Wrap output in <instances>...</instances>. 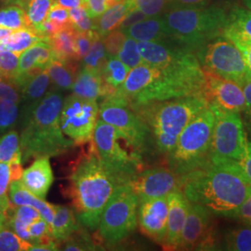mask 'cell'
<instances>
[{
	"label": "cell",
	"mask_w": 251,
	"mask_h": 251,
	"mask_svg": "<svg viewBox=\"0 0 251 251\" xmlns=\"http://www.w3.org/2000/svg\"><path fill=\"white\" fill-rule=\"evenodd\" d=\"M181 176V191L191 203L231 216L248 197L251 185L236 161L211 162Z\"/></svg>",
	"instance_id": "obj_1"
},
{
	"label": "cell",
	"mask_w": 251,
	"mask_h": 251,
	"mask_svg": "<svg viewBox=\"0 0 251 251\" xmlns=\"http://www.w3.org/2000/svg\"><path fill=\"white\" fill-rule=\"evenodd\" d=\"M86 152L74 162L69 174V197L81 225L96 230L109 199L119 185L125 184L100 161L92 141Z\"/></svg>",
	"instance_id": "obj_2"
},
{
	"label": "cell",
	"mask_w": 251,
	"mask_h": 251,
	"mask_svg": "<svg viewBox=\"0 0 251 251\" xmlns=\"http://www.w3.org/2000/svg\"><path fill=\"white\" fill-rule=\"evenodd\" d=\"M63 103L62 93L52 90L36 103L23 107L20 113L23 125L20 136L23 162L58 156L70 150L74 143L63 134L60 124Z\"/></svg>",
	"instance_id": "obj_3"
},
{
	"label": "cell",
	"mask_w": 251,
	"mask_h": 251,
	"mask_svg": "<svg viewBox=\"0 0 251 251\" xmlns=\"http://www.w3.org/2000/svg\"><path fill=\"white\" fill-rule=\"evenodd\" d=\"M148 126L156 149L169 154L177 144L183 128L207 102L201 95L186 96L130 106Z\"/></svg>",
	"instance_id": "obj_4"
},
{
	"label": "cell",
	"mask_w": 251,
	"mask_h": 251,
	"mask_svg": "<svg viewBox=\"0 0 251 251\" xmlns=\"http://www.w3.org/2000/svg\"><path fill=\"white\" fill-rule=\"evenodd\" d=\"M168 36L192 50L223 35L229 10L210 4L202 8L171 7L162 16Z\"/></svg>",
	"instance_id": "obj_5"
},
{
	"label": "cell",
	"mask_w": 251,
	"mask_h": 251,
	"mask_svg": "<svg viewBox=\"0 0 251 251\" xmlns=\"http://www.w3.org/2000/svg\"><path fill=\"white\" fill-rule=\"evenodd\" d=\"M214 123L215 115L208 106L192 119L180 132L173 150L167 155L170 170L184 175L209 161Z\"/></svg>",
	"instance_id": "obj_6"
},
{
	"label": "cell",
	"mask_w": 251,
	"mask_h": 251,
	"mask_svg": "<svg viewBox=\"0 0 251 251\" xmlns=\"http://www.w3.org/2000/svg\"><path fill=\"white\" fill-rule=\"evenodd\" d=\"M92 143L100 161L124 183L142 171V153L116 127L101 119L96 122Z\"/></svg>",
	"instance_id": "obj_7"
},
{
	"label": "cell",
	"mask_w": 251,
	"mask_h": 251,
	"mask_svg": "<svg viewBox=\"0 0 251 251\" xmlns=\"http://www.w3.org/2000/svg\"><path fill=\"white\" fill-rule=\"evenodd\" d=\"M139 200L125 183L118 186L100 216L98 233L102 242L115 246L136 229Z\"/></svg>",
	"instance_id": "obj_8"
},
{
	"label": "cell",
	"mask_w": 251,
	"mask_h": 251,
	"mask_svg": "<svg viewBox=\"0 0 251 251\" xmlns=\"http://www.w3.org/2000/svg\"><path fill=\"white\" fill-rule=\"evenodd\" d=\"M197 57L203 70L235 82L241 88L251 76L241 51L224 35L199 47Z\"/></svg>",
	"instance_id": "obj_9"
},
{
	"label": "cell",
	"mask_w": 251,
	"mask_h": 251,
	"mask_svg": "<svg viewBox=\"0 0 251 251\" xmlns=\"http://www.w3.org/2000/svg\"><path fill=\"white\" fill-rule=\"evenodd\" d=\"M215 115V123L210 144L211 162L238 161L242 156L247 137L240 113L229 112L210 106Z\"/></svg>",
	"instance_id": "obj_10"
},
{
	"label": "cell",
	"mask_w": 251,
	"mask_h": 251,
	"mask_svg": "<svg viewBox=\"0 0 251 251\" xmlns=\"http://www.w3.org/2000/svg\"><path fill=\"white\" fill-rule=\"evenodd\" d=\"M99 117L103 122L116 127L141 153L152 139L146 123L126 100L116 95L102 99L99 106Z\"/></svg>",
	"instance_id": "obj_11"
},
{
	"label": "cell",
	"mask_w": 251,
	"mask_h": 251,
	"mask_svg": "<svg viewBox=\"0 0 251 251\" xmlns=\"http://www.w3.org/2000/svg\"><path fill=\"white\" fill-rule=\"evenodd\" d=\"M98 117V101L72 94L63 100L60 115L61 128L74 144H89L92 141Z\"/></svg>",
	"instance_id": "obj_12"
},
{
	"label": "cell",
	"mask_w": 251,
	"mask_h": 251,
	"mask_svg": "<svg viewBox=\"0 0 251 251\" xmlns=\"http://www.w3.org/2000/svg\"><path fill=\"white\" fill-rule=\"evenodd\" d=\"M126 184L134 192L139 202L150 198L167 197L181 189V176L170 169L156 168L140 171Z\"/></svg>",
	"instance_id": "obj_13"
},
{
	"label": "cell",
	"mask_w": 251,
	"mask_h": 251,
	"mask_svg": "<svg viewBox=\"0 0 251 251\" xmlns=\"http://www.w3.org/2000/svg\"><path fill=\"white\" fill-rule=\"evenodd\" d=\"M214 246L211 216L206 206L191 203L180 235V250H206Z\"/></svg>",
	"instance_id": "obj_14"
},
{
	"label": "cell",
	"mask_w": 251,
	"mask_h": 251,
	"mask_svg": "<svg viewBox=\"0 0 251 251\" xmlns=\"http://www.w3.org/2000/svg\"><path fill=\"white\" fill-rule=\"evenodd\" d=\"M205 83L203 97L207 105L229 112L241 113L246 108L242 88L235 82L225 79L212 73L203 70Z\"/></svg>",
	"instance_id": "obj_15"
},
{
	"label": "cell",
	"mask_w": 251,
	"mask_h": 251,
	"mask_svg": "<svg viewBox=\"0 0 251 251\" xmlns=\"http://www.w3.org/2000/svg\"><path fill=\"white\" fill-rule=\"evenodd\" d=\"M138 223L141 231L153 241L163 244L169 213L168 198H150L139 202Z\"/></svg>",
	"instance_id": "obj_16"
},
{
	"label": "cell",
	"mask_w": 251,
	"mask_h": 251,
	"mask_svg": "<svg viewBox=\"0 0 251 251\" xmlns=\"http://www.w3.org/2000/svg\"><path fill=\"white\" fill-rule=\"evenodd\" d=\"M167 198L169 203L167 233L162 246L167 250H178L191 202L181 190L171 192Z\"/></svg>",
	"instance_id": "obj_17"
},
{
	"label": "cell",
	"mask_w": 251,
	"mask_h": 251,
	"mask_svg": "<svg viewBox=\"0 0 251 251\" xmlns=\"http://www.w3.org/2000/svg\"><path fill=\"white\" fill-rule=\"evenodd\" d=\"M20 180L31 194L45 200L54 180L49 157L36 158L29 168L24 171Z\"/></svg>",
	"instance_id": "obj_18"
},
{
	"label": "cell",
	"mask_w": 251,
	"mask_h": 251,
	"mask_svg": "<svg viewBox=\"0 0 251 251\" xmlns=\"http://www.w3.org/2000/svg\"><path fill=\"white\" fill-rule=\"evenodd\" d=\"M71 90L73 94L80 98L96 101L115 93L104 84L99 72L84 67L77 73Z\"/></svg>",
	"instance_id": "obj_19"
},
{
	"label": "cell",
	"mask_w": 251,
	"mask_h": 251,
	"mask_svg": "<svg viewBox=\"0 0 251 251\" xmlns=\"http://www.w3.org/2000/svg\"><path fill=\"white\" fill-rule=\"evenodd\" d=\"M54 58L53 50L49 39H42L36 42L35 45L20 54L16 77L19 75L45 70Z\"/></svg>",
	"instance_id": "obj_20"
},
{
	"label": "cell",
	"mask_w": 251,
	"mask_h": 251,
	"mask_svg": "<svg viewBox=\"0 0 251 251\" xmlns=\"http://www.w3.org/2000/svg\"><path fill=\"white\" fill-rule=\"evenodd\" d=\"M22 94L23 107L32 105L44 97L50 78L47 70L19 75L14 80Z\"/></svg>",
	"instance_id": "obj_21"
},
{
	"label": "cell",
	"mask_w": 251,
	"mask_h": 251,
	"mask_svg": "<svg viewBox=\"0 0 251 251\" xmlns=\"http://www.w3.org/2000/svg\"><path fill=\"white\" fill-rule=\"evenodd\" d=\"M9 198L12 205L14 206H30L36 208L42 219L50 225L53 219L55 205L46 202L44 199L36 198L31 194L22 183V181L13 180L10 182L9 188Z\"/></svg>",
	"instance_id": "obj_22"
},
{
	"label": "cell",
	"mask_w": 251,
	"mask_h": 251,
	"mask_svg": "<svg viewBox=\"0 0 251 251\" xmlns=\"http://www.w3.org/2000/svg\"><path fill=\"white\" fill-rule=\"evenodd\" d=\"M126 36L142 41H159L170 39L162 16H153L138 22L123 31Z\"/></svg>",
	"instance_id": "obj_23"
},
{
	"label": "cell",
	"mask_w": 251,
	"mask_h": 251,
	"mask_svg": "<svg viewBox=\"0 0 251 251\" xmlns=\"http://www.w3.org/2000/svg\"><path fill=\"white\" fill-rule=\"evenodd\" d=\"M135 8L134 0H119L106 9L98 18L96 24L99 36L104 37L112 31L119 28L126 15Z\"/></svg>",
	"instance_id": "obj_24"
},
{
	"label": "cell",
	"mask_w": 251,
	"mask_h": 251,
	"mask_svg": "<svg viewBox=\"0 0 251 251\" xmlns=\"http://www.w3.org/2000/svg\"><path fill=\"white\" fill-rule=\"evenodd\" d=\"M77 31L73 25L65 27L49 37L54 56L63 61L75 62V36Z\"/></svg>",
	"instance_id": "obj_25"
},
{
	"label": "cell",
	"mask_w": 251,
	"mask_h": 251,
	"mask_svg": "<svg viewBox=\"0 0 251 251\" xmlns=\"http://www.w3.org/2000/svg\"><path fill=\"white\" fill-rule=\"evenodd\" d=\"M76 219L72 208L65 206H55L50 226L54 238L58 242H63V240L80 227Z\"/></svg>",
	"instance_id": "obj_26"
},
{
	"label": "cell",
	"mask_w": 251,
	"mask_h": 251,
	"mask_svg": "<svg viewBox=\"0 0 251 251\" xmlns=\"http://www.w3.org/2000/svg\"><path fill=\"white\" fill-rule=\"evenodd\" d=\"M74 61H63L57 58L48 65L46 70L50 78L60 90H71L73 84L76 77V66L74 65Z\"/></svg>",
	"instance_id": "obj_27"
},
{
	"label": "cell",
	"mask_w": 251,
	"mask_h": 251,
	"mask_svg": "<svg viewBox=\"0 0 251 251\" xmlns=\"http://www.w3.org/2000/svg\"><path fill=\"white\" fill-rule=\"evenodd\" d=\"M42 39L48 38H44L37 34L31 27H25L13 31L6 38L2 39L0 41V45L2 49L21 54Z\"/></svg>",
	"instance_id": "obj_28"
},
{
	"label": "cell",
	"mask_w": 251,
	"mask_h": 251,
	"mask_svg": "<svg viewBox=\"0 0 251 251\" xmlns=\"http://www.w3.org/2000/svg\"><path fill=\"white\" fill-rule=\"evenodd\" d=\"M129 70L130 69L116 56L108 57L100 74L104 84L110 90L116 92L124 83Z\"/></svg>",
	"instance_id": "obj_29"
},
{
	"label": "cell",
	"mask_w": 251,
	"mask_h": 251,
	"mask_svg": "<svg viewBox=\"0 0 251 251\" xmlns=\"http://www.w3.org/2000/svg\"><path fill=\"white\" fill-rule=\"evenodd\" d=\"M19 2V5L25 10L30 26L40 35L41 27L53 4V0H20Z\"/></svg>",
	"instance_id": "obj_30"
},
{
	"label": "cell",
	"mask_w": 251,
	"mask_h": 251,
	"mask_svg": "<svg viewBox=\"0 0 251 251\" xmlns=\"http://www.w3.org/2000/svg\"><path fill=\"white\" fill-rule=\"evenodd\" d=\"M0 27L15 31L21 28L31 26L25 10L18 4L9 5L0 9Z\"/></svg>",
	"instance_id": "obj_31"
},
{
	"label": "cell",
	"mask_w": 251,
	"mask_h": 251,
	"mask_svg": "<svg viewBox=\"0 0 251 251\" xmlns=\"http://www.w3.org/2000/svg\"><path fill=\"white\" fill-rule=\"evenodd\" d=\"M18 158L23 159L20 136L15 129H10L0 137V162L10 163Z\"/></svg>",
	"instance_id": "obj_32"
},
{
	"label": "cell",
	"mask_w": 251,
	"mask_h": 251,
	"mask_svg": "<svg viewBox=\"0 0 251 251\" xmlns=\"http://www.w3.org/2000/svg\"><path fill=\"white\" fill-rule=\"evenodd\" d=\"M64 241L63 251H98L100 245L89 233L79 227L76 231L70 234Z\"/></svg>",
	"instance_id": "obj_33"
},
{
	"label": "cell",
	"mask_w": 251,
	"mask_h": 251,
	"mask_svg": "<svg viewBox=\"0 0 251 251\" xmlns=\"http://www.w3.org/2000/svg\"><path fill=\"white\" fill-rule=\"evenodd\" d=\"M107 58L102 37L98 36L93 40L90 51L82 60L83 67L100 73Z\"/></svg>",
	"instance_id": "obj_34"
},
{
	"label": "cell",
	"mask_w": 251,
	"mask_h": 251,
	"mask_svg": "<svg viewBox=\"0 0 251 251\" xmlns=\"http://www.w3.org/2000/svg\"><path fill=\"white\" fill-rule=\"evenodd\" d=\"M224 36L229 38L241 51L244 60L251 71V37L246 35L238 29L227 25L223 33Z\"/></svg>",
	"instance_id": "obj_35"
},
{
	"label": "cell",
	"mask_w": 251,
	"mask_h": 251,
	"mask_svg": "<svg viewBox=\"0 0 251 251\" xmlns=\"http://www.w3.org/2000/svg\"><path fill=\"white\" fill-rule=\"evenodd\" d=\"M117 57L129 69L144 63L141 54L139 52L138 42L129 36L126 37Z\"/></svg>",
	"instance_id": "obj_36"
},
{
	"label": "cell",
	"mask_w": 251,
	"mask_h": 251,
	"mask_svg": "<svg viewBox=\"0 0 251 251\" xmlns=\"http://www.w3.org/2000/svg\"><path fill=\"white\" fill-rule=\"evenodd\" d=\"M20 105L0 100V137L17 125Z\"/></svg>",
	"instance_id": "obj_37"
},
{
	"label": "cell",
	"mask_w": 251,
	"mask_h": 251,
	"mask_svg": "<svg viewBox=\"0 0 251 251\" xmlns=\"http://www.w3.org/2000/svg\"><path fill=\"white\" fill-rule=\"evenodd\" d=\"M31 246L7 226L4 225L0 228V251H30Z\"/></svg>",
	"instance_id": "obj_38"
},
{
	"label": "cell",
	"mask_w": 251,
	"mask_h": 251,
	"mask_svg": "<svg viewBox=\"0 0 251 251\" xmlns=\"http://www.w3.org/2000/svg\"><path fill=\"white\" fill-rule=\"evenodd\" d=\"M69 18L71 20L73 26L77 32H90L97 31L96 23L90 17L84 5L79 7L68 9Z\"/></svg>",
	"instance_id": "obj_39"
},
{
	"label": "cell",
	"mask_w": 251,
	"mask_h": 251,
	"mask_svg": "<svg viewBox=\"0 0 251 251\" xmlns=\"http://www.w3.org/2000/svg\"><path fill=\"white\" fill-rule=\"evenodd\" d=\"M227 250L236 251H251V228H239L230 233L226 239Z\"/></svg>",
	"instance_id": "obj_40"
},
{
	"label": "cell",
	"mask_w": 251,
	"mask_h": 251,
	"mask_svg": "<svg viewBox=\"0 0 251 251\" xmlns=\"http://www.w3.org/2000/svg\"><path fill=\"white\" fill-rule=\"evenodd\" d=\"M228 25L251 37V9L241 8L239 6L234 7L229 11Z\"/></svg>",
	"instance_id": "obj_41"
},
{
	"label": "cell",
	"mask_w": 251,
	"mask_h": 251,
	"mask_svg": "<svg viewBox=\"0 0 251 251\" xmlns=\"http://www.w3.org/2000/svg\"><path fill=\"white\" fill-rule=\"evenodd\" d=\"M19 57L20 54L0 49V72L9 80H13L17 75Z\"/></svg>",
	"instance_id": "obj_42"
},
{
	"label": "cell",
	"mask_w": 251,
	"mask_h": 251,
	"mask_svg": "<svg viewBox=\"0 0 251 251\" xmlns=\"http://www.w3.org/2000/svg\"><path fill=\"white\" fill-rule=\"evenodd\" d=\"M99 36L97 31L77 32L75 36V62H80L90 51L93 40Z\"/></svg>",
	"instance_id": "obj_43"
},
{
	"label": "cell",
	"mask_w": 251,
	"mask_h": 251,
	"mask_svg": "<svg viewBox=\"0 0 251 251\" xmlns=\"http://www.w3.org/2000/svg\"><path fill=\"white\" fill-rule=\"evenodd\" d=\"M47 21L51 23L58 31H61L63 28L73 25L71 20L69 18L68 9L54 3L49 11L47 16Z\"/></svg>",
	"instance_id": "obj_44"
},
{
	"label": "cell",
	"mask_w": 251,
	"mask_h": 251,
	"mask_svg": "<svg viewBox=\"0 0 251 251\" xmlns=\"http://www.w3.org/2000/svg\"><path fill=\"white\" fill-rule=\"evenodd\" d=\"M126 36L125 33L117 28L116 30L109 33L107 36L102 37L103 44L108 57H116L123 42L125 41Z\"/></svg>",
	"instance_id": "obj_45"
},
{
	"label": "cell",
	"mask_w": 251,
	"mask_h": 251,
	"mask_svg": "<svg viewBox=\"0 0 251 251\" xmlns=\"http://www.w3.org/2000/svg\"><path fill=\"white\" fill-rule=\"evenodd\" d=\"M11 216L27 227L42 218L36 208L30 206H14Z\"/></svg>",
	"instance_id": "obj_46"
},
{
	"label": "cell",
	"mask_w": 251,
	"mask_h": 251,
	"mask_svg": "<svg viewBox=\"0 0 251 251\" xmlns=\"http://www.w3.org/2000/svg\"><path fill=\"white\" fill-rule=\"evenodd\" d=\"M0 100L20 105L22 103V94L18 86L12 80L0 82Z\"/></svg>",
	"instance_id": "obj_47"
},
{
	"label": "cell",
	"mask_w": 251,
	"mask_h": 251,
	"mask_svg": "<svg viewBox=\"0 0 251 251\" xmlns=\"http://www.w3.org/2000/svg\"><path fill=\"white\" fill-rule=\"evenodd\" d=\"M135 6L147 17L158 16L167 6L168 0H134Z\"/></svg>",
	"instance_id": "obj_48"
},
{
	"label": "cell",
	"mask_w": 251,
	"mask_h": 251,
	"mask_svg": "<svg viewBox=\"0 0 251 251\" xmlns=\"http://www.w3.org/2000/svg\"><path fill=\"white\" fill-rule=\"evenodd\" d=\"M118 1L119 0H83V5L90 17L93 20H96L106 9L115 5Z\"/></svg>",
	"instance_id": "obj_49"
},
{
	"label": "cell",
	"mask_w": 251,
	"mask_h": 251,
	"mask_svg": "<svg viewBox=\"0 0 251 251\" xmlns=\"http://www.w3.org/2000/svg\"><path fill=\"white\" fill-rule=\"evenodd\" d=\"M11 181L9 163L0 162V199L9 198V188Z\"/></svg>",
	"instance_id": "obj_50"
},
{
	"label": "cell",
	"mask_w": 251,
	"mask_h": 251,
	"mask_svg": "<svg viewBox=\"0 0 251 251\" xmlns=\"http://www.w3.org/2000/svg\"><path fill=\"white\" fill-rule=\"evenodd\" d=\"M243 173L251 185V142L247 141L241 158L237 161Z\"/></svg>",
	"instance_id": "obj_51"
},
{
	"label": "cell",
	"mask_w": 251,
	"mask_h": 251,
	"mask_svg": "<svg viewBox=\"0 0 251 251\" xmlns=\"http://www.w3.org/2000/svg\"><path fill=\"white\" fill-rule=\"evenodd\" d=\"M233 217L240 218L244 221H250L251 219V189L250 193L248 194V197L244 200L242 204L238 206L233 213Z\"/></svg>",
	"instance_id": "obj_52"
},
{
	"label": "cell",
	"mask_w": 251,
	"mask_h": 251,
	"mask_svg": "<svg viewBox=\"0 0 251 251\" xmlns=\"http://www.w3.org/2000/svg\"><path fill=\"white\" fill-rule=\"evenodd\" d=\"M146 18H148V17L144 14V12H142L140 9L135 8L134 9H132V10L126 15V17L124 19V21H123L122 24L120 25L119 29L122 30V31H124L126 28L131 26L132 25H134V24L138 23V22H141V21H143V20Z\"/></svg>",
	"instance_id": "obj_53"
},
{
	"label": "cell",
	"mask_w": 251,
	"mask_h": 251,
	"mask_svg": "<svg viewBox=\"0 0 251 251\" xmlns=\"http://www.w3.org/2000/svg\"><path fill=\"white\" fill-rule=\"evenodd\" d=\"M172 7L202 8L211 4V0H171Z\"/></svg>",
	"instance_id": "obj_54"
},
{
	"label": "cell",
	"mask_w": 251,
	"mask_h": 251,
	"mask_svg": "<svg viewBox=\"0 0 251 251\" xmlns=\"http://www.w3.org/2000/svg\"><path fill=\"white\" fill-rule=\"evenodd\" d=\"M14 205L11 204L9 198L0 199V228L4 226L13 209Z\"/></svg>",
	"instance_id": "obj_55"
},
{
	"label": "cell",
	"mask_w": 251,
	"mask_h": 251,
	"mask_svg": "<svg viewBox=\"0 0 251 251\" xmlns=\"http://www.w3.org/2000/svg\"><path fill=\"white\" fill-rule=\"evenodd\" d=\"M242 90L246 100V108L244 112L251 122V76L243 84Z\"/></svg>",
	"instance_id": "obj_56"
},
{
	"label": "cell",
	"mask_w": 251,
	"mask_h": 251,
	"mask_svg": "<svg viewBox=\"0 0 251 251\" xmlns=\"http://www.w3.org/2000/svg\"><path fill=\"white\" fill-rule=\"evenodd\" d=\"M54 3L67 9H74L83 5V0H55Z\"/></svg>",
	"instance_id": "obj_57"
},
{
	"label": "cell",
	"mask_w": 251,
	"mask_h": 251,
	"mask_svg": "<svg viewBox=\"0 0 251 251\" xmlns=\"http://www.w3.org/2000/svg\"><path fill=\"white\" fill-rule=\"evenodd\" d=\"M238 0H211V4L218 5L225 9H228L229 11L237 6Z\"/></svg>",
	"instance_id": "obj_58"
},
{
	"label": "cell",
	"mask_w": 251,
	"mask_h": 251,
	"mask_svg": "<svg viewBox=\"0 0 251 251\" xmlns=\"http://www.w3.org/2000/svg\"><path fill=\"white\" fill-rule=\"evenodd\" d=\"M243 3H244V5L246 6L247 9L251 10V0H243Z\"/></svg>",
	"instance_id": "obj_59"
},
{
	"label": "cell",
	"mask_w": 251,
	"mask_h": 251,
	"mask_svg": "<svg viewBox=\"0 0 251 251\" xmlns=\"http://www.w3.org/2000/svg\"><path fill=\"white\" fill-rule=\"evenodd\" d=\"M6 79H7V78L4 76V75H3L2 73L0 72V82L3 80H6Z\"/></svg>",
	"instance_id": "obj_60"
},
{
	"label": "cell",
	"mask_w": 251,
	"mask_h": 251,
	"mask_svg": "<svg viewBox=\"0 0 251 251\" xmlns=\"http://www.w3.org/2000/svg\"><path fill=\"white\" fill-rule=\"evenodd\" d=\"M249 222H250V223H251V220H250V221H249Z\"/></svg>",
	"instance_id": "obj_61"
},
{
	"label": "cell",
	"mask_w": 251,
	"mask_h": 251,
	"mask_svg": "<svg viewBox=\"0 0 251 251\" xmlns=\"http://www.w3.org/2000/svg\"><path fill=\"white\" fill-rule=\"evenodd\" d=\"M0 49H2V48H1V45H0Z\"/></svg>",
	"instance_id": "obj_62"
}]
</instances>
